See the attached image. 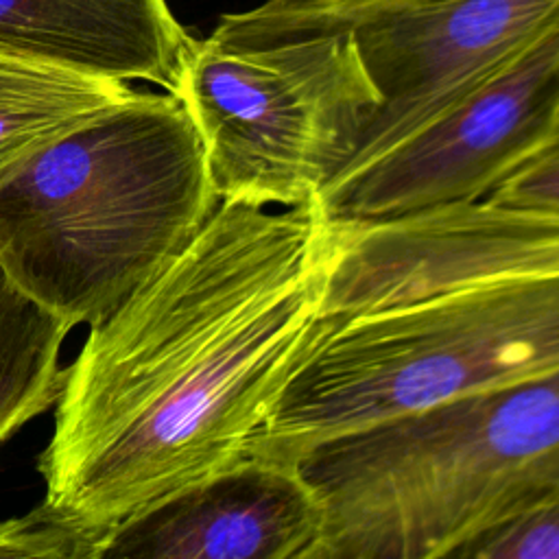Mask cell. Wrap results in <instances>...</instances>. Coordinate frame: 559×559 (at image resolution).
Masks as SVG:
<instances>
[{
    "label": "cell",
    "instance_id": "3957f363",
    "mask_svg": "<svg viewBox=\"0 0 559 559\" xmlns=\"http://www.w3.org/2000/svg\"><path fill=\"white\" fill-rule=\"evenodd\" d=\"M295 465L323 509L312 559H450L559 498V373L330 439Z\"/></svg>",
    "mask_w": 559,
    "mask_h": 559
},
{
    "label": "cell",
    "instance_id": "5bb4252c",
    "mask_svg": "<svg viewBox=\"0 0 559 559\" xmlns=\"http://www.w3.org/2000/svg\"><path fill=\"white\" fill-rule=\"evenodd\" d=\"M485 199L509 207L559 210V118L539 146Z\"/></svg>",
    "mask_w": 559,
    "mask_h": 559
},
{
    "label": "cell",
    "instance_id": "52a82bcc",
    "mask_svg": "<svg viewBox=\"0 0 559 559\" xmlns=\"http://www.w3.org/2000/svg\"><path fill=\"white\" fill-rule=\"evenodd\" d=\"M557 9L559 0H376L328 13L271 15L255 7L240 15L251 24H321L352 35L380 105L334 175L341 177L450 109L524 48Z\"/></svg>",
    "mask_w": 559,
    "mask_h": 559
},
{
    "label": "cell",
    "instance_id": "8fae6325",
    "mask_svg": "<svg viewBox=\"0 0 559 559\" xmlns=\"http://www.w3.org/2000/svg\"><path fill=\"white\" fill-rule=\"evenodd\" d=\"M70 319L26 293L0 262V450L57 404L66 384L61 345Z\"/></svg>",
    "mask_w": 559,
    "mask_h": 559
},
{
    "label": "cell",
    "instance_id": "8992f818",
    "mask_svg": "<svg viewBox=\"0 0 559 559\" xmlns=\"http://www.w3.org/2000/svg\"><path fill=\"white\" fill-rule=\"evenodd\" d=\"M559 118V9L441 116L319 194L330 223L386 221L485 199Z\"/></svg>",
    "mask_w": 559,
    "mask_h": 559
},
{
    "label": "cell",
    "instance_id": "7c38bea8",
    "mask_svg": "<svg viewBox=\"0 0 559 559\" xmlns=\"http://www.w3.org/2000/svg\"><path fill=\"white\" fill-rule=\"evenodd\" d=\"M105 537L85 531L44 500L20 518L0 522V559H100Z\"/></svg>",
    "mask_w": 559,
    "mask_h": 559
},
{
    "label": "cell",
    "instance_id": "7a4b0ae2",
    "mask_svg": "<svg viewBox=\"0 0 559 559\" xmlns=\"http://www.w3.org/2000/svg\"><path fill=\"white\" fill-rule=\"evenodd\" d=\"M218 203L183 103L133 92L0 175V262L48 308L94 325Z\"/></svg>",
    "mask_w": 559,
    "mask_h": 559
},
{
    "label": "cell",
    "instance_id": "6da1fadb",
    "mask_svg": "<svg viewBox=\"0 0 559 559\" xmlns=\"http://www.w3.org/2000/svg\"><path fill=\"white\" fill-rule=\"evenodd\" d=\"M319 203L223 199L194 238L90 325L37 467L44 502L107 537L249 454L312 338Z\"/></svg>",
    "mask_w": 559,
    "mask_h": 559
},
{
    "label": "cell",
    "instance_id": "9a60e30c",
    "mask_svg": "<svg viewBox=\"0 0 559 559\" xmlns=\"http://www.w3.org/2000/svg\"><path fill=\"white\" fill-rule=\"evenodd\" d=\"M376 0H266L258 9L271 15H299V13H328L369 4Z\"/></svg>",
    "mask_w": 559,
    "mask_h": 559
},
{
    "label": "cell",
    "instance_id": "277c9868",
    "mask_svg": "<svg viewBox=\"0 0 559 559\" xmlns=\"http://www.w3.org/2000/svg\"><path fill=\"white\" fill-rule=\"evenodd\" d=\"M559 373V275L469 282L323 317L249 454L297 463L314 445Z\"/></svg>",
    "mask_w": 559,
    "mask_h": 559
},
{
    "label": "cell",
    "instance_id": "5b68a950",
    "mask_svg": "<svg viewBox=\"0 0 559 559\" xmlns=\"http://www.w3.org/2000/svg\"><path fill=\"white\" fill-rule=\"evenodd\" d=\"M170 94L194 122L218 199L271 207L319 203L380 105L347 31L240 13L190 37Z\"/></svg>",
    "mask_w": 559,
    "mask_h": 559
},
{
    "label": "cell",
    "instance_id": "9c48e42d",
    "mask_svg": "<svg viewBox=\"0 0 559 559\" xmlns=\"http://www.w3.org/2000/svg\"><path fill=\"white\" fill-rule=\"evenodd\" d=\"M190 37L166 0H0V55L166 92Z\"/></svg>",
    "mask_w": 559,
    "mask_h": 559
},
{
    "label": "cell",
    "instance_id": "4fadbf2b",
    "mask_svg": "<svg viewBox=\"0 0 559 559\" xmlns=\"http://www.w3.org/2000/svg\"><path fill=\"white\" fill-rule=\"evenodd\" d=\"M450 559H559V498L474 535Z\"/></svg>",
    "mask_w": 559,
    "mask_h": 559
},
{
    "label": "cell",
    "instance_id": "30bf717a",
    "mask_svg": "<svg viewBox=\"0 0 559 559\" xmlns=\"http://www.w3.org/2000/svg\"><path fill=\"white\" fill-rule=\"evenodd\" d=\"M133 92L127 81L0 55V175Z\"/></svg>",
    "mask_w": 559,
    "mask_h": 559
},
{
    "label": "cell",
    "instance_id": "ba28073f",
    "mask_svg": "<svg viewBox=\"0 0 559 559\" xmlns=\"http://www.w3.org/2000/svg\"><path fill=\"white\" fill-rule=\"evenodd\" d=\"M321 526L295 463L247 454L118 524L100 559H312Z\"/></svg>",
    "mask_w": 559,
    "mask_h": 559
}]
</instances>
